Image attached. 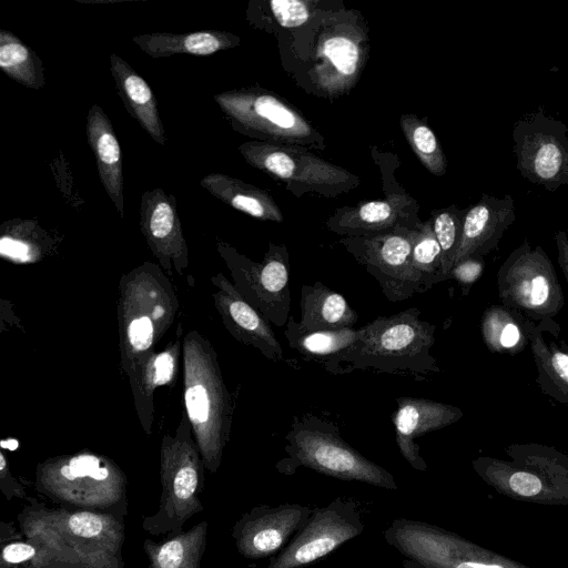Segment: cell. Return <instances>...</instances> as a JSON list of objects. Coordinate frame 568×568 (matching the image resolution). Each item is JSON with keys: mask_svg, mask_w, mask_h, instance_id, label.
<instances>
[{"mask_svg": "<svg viewBox=\"0 0 568 568\" xmlns=\"http://www.w3.org/2000/svg\"><path fill=\"white\" fill-rule=\"evenodd\" d=\"M551 365L557 375L568 384V354L562 352L554 353L551 357Z\"/></svg>", "mask_w": 568, "mask_h": 568, "instance_id": "7bdbcfd3", "label": "cell"}, {"mask_svg": "<svg viewBox=\"0 0 568 568\" xmlns=\"http://www.w3.org/2000/svg\"><path fill=\"white\" fill-rule=\"evenodd\" d=\"M364 523L353 499L338 497L311 517L267 568H302L361 535Z\"/></svg>", "mask_w": 568, "mask_h": 568, "instance_id": "4fadbf2b", "label": "cell"}, {"mask_svg": "<svg viewBox=\"0 0 568 568\" xmlns=\"http://www.w3.org/2000/svg\"><path fill=\"white\" fill-rule=\"evenodd\" d=\"M36 488L62 507L126 514V477L111 459L92 453L50 458L36 470Z\"/></svg>", "mask_w": 568, "mask_h": 568, "instance_id": "277c9868", "label": "cell"}, {"mask_svg": "<svg viewBox=\"0 0 568 568\" xmlns=\"http://www.w3.org/2000/svg\"><path fill=\"white\" fill-rule=\"evenodd\" d=\"M200 185L211 195L253 217L281 222V210L263 190L221 173H211L202 178Z\"/></svg>", "mask_w": 568, "mask_h": 568, "instance_id": "484cf974", "label": "cell"}, {"mask_svg": "<svg viewBox=\"0 0 568 568\" xmlns=\"http://www.w3.org/2000/svg\"><path fill=\"white\" fill-rule=\"evenodd\" d=\"M110 72L125 110L160 145L165 134L156 98L146 81L121 57L110 55Z\"/></svg>", "mask_w": 568, "mask_h": 568, "instance_id": "603a6c76", "label": "cell"}, {"mask_svg": "<svg viewBox=\"0 0 568 568\" xmlns=\"http://www.w3.org/2000/svg\"><path fill=\"white\" fill-rule=\"evenodd\" d=\"M499 286L505 302L531 316L554 315L562 304L552 264L540 247L532 250L527 242L505 261Z\"/></svg>", "mask_w": 568, "mask_h": 568, "instance_id": "9a60e30c", "label": "cell"}, {"mask_svg": "<svg viewBox=\"0 0 568 568\" xmlns=\"http://www.w3.org/2000/svg\"><path fill=\"white\" fill-rule=\"evenodd\" d=\"M178 356L179 342L170 349L149 357L131 377L135 397L141 396L142 404L144 397H150L155 387L168 384L174 377Z\"/></svg>", "mask_w": 568, "mask_h": 568, "instance_id": "836d02e7", "label": "cell"}, {"mask_svg": "<svg viewBox=\"0 0 568 568\" xmlns=\"http://www.w3.org/2000/svg\"><path fill=\"white\" fill-rule=\"evenodd\" d=\"M481 268L483 263L480 258L463 260L453 266L449 277L463 284H470L480 275Z\"/></svg>", "mask_w": 568, "mask_h": 568, "instance_id": "ab89813d", "label": "cell"}, {"mask_svg": "<svg viewBox=\"0 0 568 568\" xmlns=\"http://www.w3.org/2000/svg\"><path fill=\"white\" fill-rule=\"evenodd\" d=\"M568 126L542 108L524 114L513 126L516 168L521 176L548 191L568 184Z\"/></svg>", "mask_w": 568, "mask_h": 568, "instance_id": "9c48e42d", "label": "cell"}, {"mask_svg": "<svg viewBox=\"0 0 568 568\" xmlns=\"http://www.w3.org/2000/svg\"><path fill=\"white\" fill-rule=\"evenodd\" d=\"M357 313L344 296L322 282L303 285L301 291V320L295 321L300 331H334L353 327Z\"/></svg>", "mask_w": 568, "mask_h": 568, "instance_id": "cb8c5ba5", "label": "cell"}, {"mask_svg": "<svg viewBox=\"0 0 568 568\" xmlns=\"http://www.w3.org/2000/svg\"><path fill=\"white\" fill-rule=\"evenodd\" d=\"M313 508L298 504L261 505L245 513L232 536L247 559L270 557L286 546L311 517Z\"/></svg>", "mask_w": 568, "mask_h": 568, "instance_id": "2e32d148", "label": "cell"}, {"mask_svg": "<svg viewBox=\"0 0 568 568\" xmlns=\"http://www.w3.org/2000/svg\"><path fill=\"white\" fill-rule=\"evenodd\" d=\"M88 143L94 154L100 181L121 217H124V176L119 141L109 116L99 104L87 115Z\"/></svg>", "mask_w": 568, "mask_h": 568, "instance_id": "7402d4cb", "label": "cell"}, {"mask_svg": "<svg viewBox=\"0 0 568 568\" xmlns=\"http://www.w3.org/2000/svg\"><path fill=\"white\" fill-rule=\"evenodd\" d=\"M0 489L7 499H27L23 486L11 475L4 455L0 454Z\"/></svg>", "mask_w": 568, "mask_h": 568, "instance_id": "f35d334b", "label": "cell"}, {"mask_svg": "<svg viewBox=\"0 0 568 568\" xmlns=\"http://www.w3.org/2000/svg\"><path fill=\"white\" fill-rule=\"evenodd\" d=\"M239 151L254 168L298 185L342 187L354 178L313 154L291 148L252 141L241 144Z\"/></svg>", "mask_w": 568, "mask_h": 568, "instance_id": "e0dca14e", "label": "cell"}, {"mask_svg": "<svg viewBox=\"0 0 568 568\" xmlns=\"http://www.w3.org/2000/svg\"><path fill=\"white\" fill-rule=\"evenodd\" d=\"M285 329V337L291 348L305 359L315 361L324 368L345 354L363 336V328L353 327L334 331H300L291 315Z\"/></svg>", "mask_w": 568, "mask_h": 568, "instance_id": "4316f807", "label": "cell"}, {"mask_svg": "<svg viewBox=\"0 0 568 568\" xmlns=\"http://www.w3.org/2000/svg\"><path fill=\"white\" fill-rule=\"evenodd\" d=\"M1 237V254L16 262H34L41 254V246L33 241L38 225L32 221H10Z\"/></svg>", "mask_w": 568, "mask_h": 568, "instance_id": "d590c367", "label": "cell"}, {"mask_svg": "<svg viewBox=\"0 0 568 568\" xmlns=\"http://www.w3.org/2000/svg\"><path fill=\"white\" fill-rule=\"evenodd\" d=\"M132 40L151 58H165L181 53L211 55L240 43L236 36L219 30H202L189 33L154 32L135 36Z\"/></svg>", "mask_w": 568, "mask_h": 568, "instance_id": "d4e9b609", "label": "cell"}, {"mask_svg": "<svg viewBox=\"0 0 568 568\" xmlns=\"http://www.w3.org/2000/svg\"><path fill=\"white\" fill-rule=\"evenodd\" d=\"M359 49L348 37L327 38L320 49L321 63L317 65L318 81L326 90L348 88L359 67Z\"/></svg>", "mask_w": 568, "mask_h": 568, "instance_id": "f1b7e54d", "label": "cell"}, {"mask_svg": "<svg viewBox=\"0 0 568 568\" xmlns=\"http://www.w3.org/2000/svg\"><path fill=\"white\" fill-rule=\"evenodd\" d=\"M412 231L398 227L343 241L357 262L378 282L384 296L390 302H400L423 293L412 265Z\"/></svg>", "mask_w": 568, "mask_h": 568, "instance_id": "5bb4252c", "label": "cell"}, {"mask_svg": "<svg viewBox=\"0 0 568 568\" xmlns=\"http://www.w3.org/2000/svg\"><path fill=\"white\" fill-rule=\"evenodd\" d=\"M140 227L161 266L171 273L174 265L182 275L187 267V245L175 196L166 194L161 187L143 192L140 203Z\"/></svg>", "mask_w": 568, "mask_h": 568, "instance_id": "ac0fdd59", "label": "cell"}, {"mask_svg": "<svg viewBox=\"0 0 568 568\" xmlns=\"http://www.w3.org/2000/svg\"><path fill=\"white\" fill-rule=\"evenodd\" d=\"M412 265L423 292L446 280L443 273L442 250L432 221L412 231Z\"/></svg>", "mask_w": 568, "mask_h": 568, "instance_id": "1f68e13d", "label": "cell"}, {"mask_svg": "<svg viewBox=\"0 0 568 568\" xmlns=\"http://www.w3.org/2000/svg\"><path fill=\"white\" fill-rule=\"evenodd\" d=\"M419 315L417 307H410L378 316L362 326V338L325 369L332 374L375 371L417 379L438 373L440 368L430 353L436 326Z\"/></svg>", "mask_w": 568, "mask_h": 568, "instance_id": "7a4b0ae2", "label": "cell"}, {"mask_svg": "<svg viewBox=\"0 0 568 568\" xmlns=\"http://www.w3.org/2000/svg\"><path fill=\"white\" fill-rule=\"evenodd\" d=\"M212 283L217 287L213 297L227 331L239 342L255 347L267 359L281 362L283 349L270 323L223 274L212 277Z\"/></svg>", "mask_w": 568, "mask_h": 568, "instance_id": "d6986e66", "label": "cell"}, {"mask_svg": "<svg viewBox=\"0 0 568 568\" xmlns=\"http://www.w3.org/2000/svg\"><path fill=\"white\" fill-rule=\"evenodd\" d=\"M213 99L232 128L244 134L290 142L314 136V130L301 114L260 89L224 91Z\"/></svg>", "mask_w": 568, "mask_h": 568, "instance_id": "7c38bea8", "label": "cell"}, {"mask_svg": "<svg viewBox=\"0 0 568 568\" xmlns=\"http://www.w3.org/2000/svg\"><path fill=\"white\" fill-rule=\"evenodd\" d=\"M154 264L145 263L123 277L120 300V324L124 371L130 377L151 357L148 352L170 327L178 306L170 284H164Z\"/></svg>", "mask_w": 568, "mask_h": 568, "instance_id": "52a82bcc", "label": "cell"}, {"mask_svg": "<svg viewBox=\"0 0 568 568\" xmlns=\"http://www.w3.org/2000/svg\"><path fill=\"white\" fill-rule=\"evenodd\" d=\"M400 126L424 166L436 176L444 175L447 168L446 158L430 128L412 114H404L400 118Z\"/></svg>", "mask_w": 568, "mask_h": 568, "instance_id": "d6a6232c", "label": "cell"}, {"mask_svg": "<svg viewBox=\"0 0 568 568\" xmlns=\"http://www.w3.org/2000/svg\"><path fill=\"white\" fill-rule=\"evenodd\" d=\"M274 19L283 28H296L310 18V7L302 0H272L268 2Z\"/></svg>", "mask_w": 568, "mask_h": 568, "instance_id": "8d00e7d4", "label": "cell"}, {"mask_svg": "<svg viewBox=\"0 0 568 568\" xmlns=\"http://www.w3.org/2000/svg\"><path fill=\"white\" fill-rule=\"evenodd\" d=\"M18 521L38 548L36 558L21 568H124L123 518L31 500Z\"/></svg>", "mask_w": 568, "mask_h": 568, "instance_id": "6da1fadb", "label": "cell"}, {"mask_svg": "<svg viewBox=\"0 0 568 568\" xmlns=\"http://www.w3.org/2000/svg\"><path fill=\"white\" fill-rule=\"evenodd\" d=\"M38 548L30 540L8 542L2 547L1 568H21L37 556Z\"/></svg>", "mask_w": 568, "mask_h": 568, "instance_id": "74e56055", "label": "cell"}, {"mask_svg": "<svg viewBox=\"0 0 568 568\" xmlns=\"http://www.w3.org/2000/svg\"><path fill=\"white\" fill-rule=\"evenodd\" d=\"M285 439L287 455L275 465L280 474L290 476L305 467L342 480L397 489L393 475L349 446L332 422L310 413L295 417Z\"/></svg>", "mask_w": 568, "mask_h": 568, "instance_id": "5b68a950", "label": "cell"}, {"mask_svg": "<svg viewBox=\"0 0 568 568\" xmlns=\"http://www.w3.org/2000/svg\"><path fill=\"white\" fill-rule=\"evenodd\" d=\"M466 213V212H465ZM465 213L450 207L435 214L433 230L442 250L443 273L450 278V271L459 245Z\"/></svg>", "mask_w": 568, "mask_h": 568, "instance_id": "e575fe53", "label": "cell"}, {"mask_svg": "<svg viewBox=\"0 0 568 568\" xmlns=\"http://www.w3.org/2000/svg\"><path fill=\"white\" fill-rule=\"evenodd\" d=\"M555 240L558 248V261L568 281V239L566 232L559 231L556 233Z\"/></svg>", "mask_w": 568, "mask_h": 568, "instance_id": "b9f144b4", "label": "cell"}, {"mask_svg": "<svg viewBox=\"0 0 568 568\" xmlns=\"http://www.w3.org/2000/svg\"><path fill=\"white\" fill-rule=\"evenodd\" d=\"M0 68L7 77L27 88L40 90L45 85L40 57L6 29L0 30Z\"/></svg>", "mask_w": 568, "mask_h": 568, "instance_id": "f546056e", "label": "cell"}, {"mask_svg": "<svg viewBox=\"0 0 568 568\" xmlns=\"http://www.w3.org/2000/svg\"><path fill=\"white\" fill-rule=\"evenodd\" d=\"M186 413L174 436L164 435L160 449L162 493L159 510L144 517L142 527L151 535L179 534L183 525L203 510L200 493L204 481V464L191 436Z\"/></svg>", "mask_w": 568, "mask_h": 568, "instance_id": "8992f818", "label": "cell"}, {"mask_svg": "<svg viewBox=\"0 0 568 568\" xmlns=\"http://www.w3.org/2000/svg\"><path fill=\"white\" fill-rule=\"evenodd\" d=\"M217 250L231 271L235 288L243 298L270 324H287L291 316V294L290 264L285 247L271 245L261 263L240 255L225 243L220 242Z\"/></svg>", "mask_w": 568, "mask_h": 568, "instance_id": "30bf717a", "label": "cell"}, {"mask_svg": "<svg viewBox=\"0 0 568 568\" xmlns=\"http://www.w3.org/2000/svg\"><path fill=\"white\" fill-rule=\"evenodd\" d=\"M206 535L207 523L201 521L161 544L145 540L143 547L149 557V568H200Z\"/></svg>", "mask_w": 568, "mask_h": 568, "instance_id": "83f0119b", "label": "cell"}, {"mask_svg": "<svg viewBox=\"0 0 568 568\" xmlns=\"http://www.w3.org/2000/svg\"><path fill=\"white\" fill-rule=\"evenodd\" d=\"M400 201L395 199L371 201L345 213L335 223V230L354 236H365L394 231L398 227Z\"/></svg>", "mask_w": 568, "mask_h": 568, "instance_id": "4dcf8cb0", "label": "cell"}, {"mask_svg": "<svg viewBox=\"0 0 568 568\" xmlns=\"http://www.w3.org/2000/svg\"><path fill=\"white\" fill-rule=\"evenodd\" d=\"M515 219V201L511 195L497 197L483 194L478 203L465 213L453 266L463 260L480 258L495 248Z\"/></svg>", "mask_w": 568, "mask_h": 568, "instance_id": "44dd1931", "label": "cell"}, {"mask_svg": "<svg viewBox=\"0 0 568 568\" xmlns=\"http://www.w3.org/2000/svg\"><path fill=\"white\" fill-rule=\"evenodd\" d=\"M384 536L420 568H529L427 523L396 519Z\"/></svg>", "mask_w": 568, "mask_h": 568, "instance_id": "ba28073f", "label": "cell"}, {"mask_svg": "<svg viewBox=\"0 0 568 568\" xmlns=\"http://www.w3.org/2000/svg\"><path fill=\"white\" fill-rule=\"evenodd\" d=\"M520 339V331L514 323H507L499 335V343L505 348L515 347Z\"/></svg>", "mask_w": 568, "mask_h": 568, "instance_id": "60d3db41", "label": "cell"}, {"mask_svg": "<svg viewBox=\"0 0 568 568\" xmlns=\"http://www.w3.org/2000/svg\"><path fill=\"white\" fill-rule=\"evenodd\" d=\"M397 408L393 415L395 439L402 456L416 470H426L420 456V446L415 439L456 423L463 413L459 408L425 398L402 396L396 398Z\"/></svg>", "mask_w": 568, "mask_h": 568, "instance_id": "ffe728a7", "label": "cell"}, {"mask_svg": "<svg viewBox=\"0 0 568 568\" xmlns=\"http://www.w3.org/2000/svg\"><path fill=\"white\" fill-rule=\"evenodd\" d=\"M184 403L204 467L215 473L229 440L233 404L212 345L197 332L184 338Z\"/></svg>", "mask_w": 568, "mask_h": 568, "instance_id": "3957f363", "label": "cell"}, {"mask_svg": "<svg viewBox=\"0 0 568 568\" xmlns=\"http://www.w3.org/2000/svg\"><path fill=\"white\" fill-rule=\"evenodd\" d=\"M480 477L501 494L542 505H568V462L544 454L525 455V462L479 458L473 463Z\"/></svg>", "mask_w": 568, "mask_h": 568, "instance_id": "8fae6325", "label": "cell"}]
</instances>
